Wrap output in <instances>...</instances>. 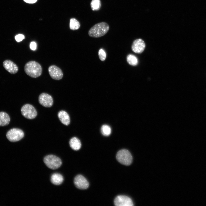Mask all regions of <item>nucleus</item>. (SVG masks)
Wrapping results in <instances>:
<instances>
[{"label":"nucleus","mask_w":206,"mask_h":206,"mask_svg":"<svg viewBox=\"0 0 206 206\" xmlns=\"http://www.w3.org/2000/svg\"><path fill=\"white\" fill-rule=\"evenodd\" d=\"M69 144L71 148L75 150H79L81 146L80 140L76 137H72L71 139L69 142Z\"/></svg>","instance_id":"obj_16"},{"label":"nucleus","mask_w":206,"mask_h":206,"mask_svg":"<svg viewBox=\"0 0 206 206\" xmlns=\"http://www.w3.org/2000/svg\"><path fill=\"white\" fill-rule=\"evenodd\" d=\"M101 131L103 135L107 136L110 134L111 130L109 126L105 124L102 125L101 127Z\"/></svg>","instance_id":"obj_20"},{"label":"nucleus","mask_w":206,"mask_h":206,"mask_svg":"<svg viewBox=\"0 0 206 206\" xmlns=\"http://www.w3.org/2000/svg\"><path fill=\"white\" fill-rule=\"evenodd\" d=\"M48 71L50 76L54 79L59 80L63 77V74L61 70L55 65L50 66L48 68Z\"/></svg>","instance_id":"obj_8"},{"label":"nucleus","mask_w":206,"mask_h":206,"mask_svg":"<svg viewBox=\"0 0 206 206\" xmlns=\"http://www.w3.org/2000/svg\"><path fill=\"white\" fill-rule=\"evenodd\" d=\"M24 71L25 73L30 77L36 78L41 74L42 68L38 62L33 61L27 62L25 65Z\"/></svg>","instance_id":"obj_2"},{"label":"nucleus","mask_w":206,"mask_h":206,"mask_svg":"<svg viewBox=\"0 0 206 206\" xmlns=\"http://www.w3.org/2000/svg\"><path fill=\"white\" fill-rule=\"evenodd\" d=\"M63 181V176L58 173H54L51 177V182L55 185H59L62 183Z\"/></svg>","instance_id":"obj_14"},{"label":"nucleus","mask_w":206,"mask_h":206,"mask_svg":"<svg viewBox=\"0 0 206 206\" xmlns=\"http://www.w3.org/2000/svg\"><path fill=\"white\" fill-rule=\"evenodd\" d=\"M116 158L118 162L126 165H130L132 161L131 153L129 151L125 149L121 150L117 152Z\"/></svg>","instance_id":"obj_3"},{"label":"nucleus","mask_w":206,"mask_h":206,"mask_svg":"<svg viewBox=\"0 0 206 206\" xmlns=\"http://www.w3.org/2000/svg\"><path fill=\"white\" fill-rule=\"evenodd\" d=\"M126 60L128 63L132 66H135L138 64V60L137 58L135 56L132 54L128 55L127 56Z\"/></svg>","instance_id":"obj_18"},{"label":"nucleus","mask_w":206,"mask_h":206,"mask_svg":"<svg viewBox=\"0 0 206 206\" xmlns=\"http://www.w3.org/2000/svg\"><path fill=\"white\" fill-rule=\"evenodd\" d=\"M98 56L100 60L102 61L105 60L106 57V54L104 51L102 49H100L98 52Z\"/></svg>","instance_id":"obj_21"},{"label":"nucleus","mask_w":206,"mask_h":206,"mask_svg":"<svg viewBox=\"0 0 206 206\" xmlns=\"http://www.w3.org/2000/svg\"><path fill=\"white\" fill-rule=\"evenodd\" d=\"M114 204L116 206H132L133 203L132 199L125 195H119L114 200Z\"/></svg>","instance_id":"obj_7"},{"label":"nucleus","mask_w":206,"mask_h":206,"mask_svg":"<svg viewBox=\"0 0 206 206\" xmlns=\"http://www.w3.org/2000/svg\"><path fill=\"white\" fill-rule=\"evenodd\" d=\"M43 161L49 168L52 169H56L59 168L62 165V162L58 157L52 154L46 156Z\"/></svg>","instance_id":"obj_4"},{"label":"nucleus","mask_w":206,"mask_h":206,"mask_svg":"<svg viewBox=\"0 0 206 206\" xmlns=\"http://www.w3.org/2000/svg\"><path fill=\"white\" fill-rule=\"evenodd\" d=\"M23 1L27 3L32 4L35 3L37 0H23Z\"/></svg>","instance_id":"obj_24"},{"label":"nucleus","mask_w":206,"mask_h":206,"mask_svg":"<svg viewBox=\"0 0 206 206\" xmlns=\"http://www.w3.org/2000/svg\"><path fill=\"white\" fill-rule=\"evenodd\" d=\"M22 115L28 119H33L37 116V112L35 108L32 105L26 104L22 106L21 109Z\"/></svg>","instance_id":"obj_6"},{"label":"nucleus","mask_w":206,"mask_h":206,"mask_svg":"<svg viewBox=\"0 0 206 206\" xmlns=\"http://www.w3.org/2000/svg\"><path fill=\"white\" fill-rule=\"evenodd\" d=\"M74 183L77 188L81 189H86L89 185L87 180L81 175H78L75 177Z\"/></svg>","instance_id":"obj_10"},{"label":"nucleus","mask_w":206,"mask_h":206,"mask_svg":"<svg viewBox=\"0 0 206 206\" xmlns=\"http://www.w3.org/2000/svg\"><path fill=\"white\" fill-rule=\"evenodd\" d=\"M39 103L43 106L46 107H50L53 105V99L50 95L43 93L41 94L39 97Z\"/></svg>","instance_id":"obj_9"},{"label":"nucleus","mask_w":206,"mask_h":206,"mask_svg":"<svg viewBox=\"0 0 206 206\" xmlns=\"http://www.w3.org/2000/svg\"><path fill=\"white\" fill-rule=\"evenodd\" d=\"M6 136L9 141L15 142L18 141L22 139L24 136V133L21 130L14 128L9 130Z\"/></svg>","instance_id":"obj_5"},{"label":"nucleus","mask_w":206,"mask_h":206,"mask_svg":"<svg viewBox=\"0 0 206 206\" xmlns=\"http://www.w3.org/2000/svg\"><path fill=\"white\" fill-rule=\"evenodd\" d=\"M30 48L32 50H35L37 48L36 43L34 41L31 42L30 44Z\"/></svg>","instance_id":"obj_23"},{"label":"nucleus","mask_w":206,"mask_h":206,"mask_svg":"<svg viewBox=\"0 0 206 206\" xmlns=\"http://www.w3.org/2000/svg\"><path fill=\"white\" fill-rule=\"evenodd\" d=\"M15 38L17 42H19L25 38V36L22 34H18L16 35Z\"/></svg>","instance_id":"obj_22"},{"label":"nucleus","mask_w":206,"mask_h":206,"mask_svg":"<svg viewBox=\"0 0 206 206\" xmlns=\"http://www.w3.org/2000/svg\"><path fill=\"white\" fill-rule=\"evenodd\" d=\"M145 44L142 39H138L135 40L132 45V49L133 52L137 53H142L144 49Z\"/></svg>","instance_id":"obj_11"},{"label":"nucleus","mask_w":206,"mask_h":206,"mask_svg":"<svg viewBox=\"0 0 206 206\" xmlns=\"http://www.w3.org/2000/svg\"><path fill=\"white\" fill-rule=\"evenodd\" d=\"M10 120L8 114L5 112H0V126H4L7 125Z\"/></svg>","instance_id":"obj_15"},{"label":"nucleus","mask_w":206,"mask_h":206,"mask_svg":"<svg viewBox=\"0 0 206 206\" xmlns=\"http://www.w3.org/2000/svg\"><path fill=\"white\" fill-rule=\"evenodd\" d=\"M101 2L100 0H92L90 3V6L93 11H98L101 7Z\"/></svg>","instance_id":"obj_19"},{"label":"nucleus","mask_w":206,"mask_h":206,"mask_svg":"<svg viewBox=\"0 0 206 206\" xmlns=\"http://www.w3.org/2000/svg\"><path fill=\"white\" fill-rule=\"evenodd\" d=\"M109 29V26L107 23L101 22L95 24L91 27L88 31V34L92 37H99L105 35Z\"/></svg>","instance_id":"obj_1"},{"label":"nucleus","mask_w":206,"mask_h":206,"mask_svg":"<svg viewBox=\"0 0 206 206\" xmlns=\"http://www.w3.org/2000/svg\"><path fill=\"white\" fill-rule=\"evenodd\" d=\"M80 26V24L79 21L74 18L70 19V27L72 30L78 29Z\"/></svg>","instance_id":"obj_17"},{"label":"nucleus","mask_w":206,"mask_h":206,"mask_svg":"<svg viewBox=\"0 0 206 206\" xmlns=\"http://www.w3.org/2000/svg\"><path fill=\"white\" fill-rule=\"evenodd\" d=\"M3 66L5 69L11 74H15L18 70V67L16 64L9 60H5L3 62Z\"/></svg>","instance_id":"obj_12"},{"label":"nucleus","mask_w":206,"mask_h":206,"mask_svg":"<svg viewBox=\"0 0 206 206\" xmlns=\"http://www.w3.org/2000/svg\"><path fill=\"white\" fill-rule=\"evenodd\" d=\"M58 116L61 122L65 125H68L70 123V119L68 114L66 111L61 110L58 113Z\"/></svg>","instance_id":"obj_13"}]
</instances>
